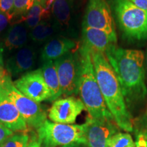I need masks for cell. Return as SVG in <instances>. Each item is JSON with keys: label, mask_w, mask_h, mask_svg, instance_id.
<instances>
[{"label": "cell", "mask_w": 147, "mask_h": 147, "mask_svg": "<svg viewBox=\"0 0 147 147\" xmlns=\"http://www.w3.org/2000/svg\"><path fill=\"white\" fill-rule=\"evenodd\" d=\"M59 80L62 95L65 97L78 94L81 62L78 51L67 53L54 61Z\"/></svg>", "instance_id": "52a82bcc"}, {"label": "cell", "mask_w": 147, "mask_h": 147, "mask_svg": "<svg viewBox=\"0 0 147 147\" xmlns=\"http://www.w3.org/2000/svg\"><path fill=\"white\" fill-rule=\"evenodd\" d=\"M29 29L25 24L16 23L7 29L2 42V50L13 51L26 46L29 38Z\"/></svg>", "instance_id": "2e32d148"}, {"label": "cell", "mask_w": 147, "mask_h": 147, "mask_svg": "<svg viewBox=\"0 0 147 147\" xmlns=\"http://www.w3.org/2000/svg\"><path fill=\"white\" fill-rule=\"evenodd\" d=\"M76 47V42L63 36H55L48 41L41 51L42 62L53 61L71 52Z\"/></svg>", "instance_id": "9a60e30c"}, {"label": "cell", "mask_w": 147, "mask_h": 147, "mask_svg": "<svg viewBox=\"0 0 147 147\" xmlns=\"http://www.w3.org/2000/svg\"><path fill=\"white\" fill-rule=\"evenodd\" d=\"M138 8L147 10V0H128Z\"/></svg>", "instance_id": "83f0119b"}, {"label": "cell", "mask_w": 147, "mask_h": 147, "mask_svg": "<svg viewBox=\"0 0 147 147\" xmlns=\"http://www.w3.org/2000/svg\"><path fill=\"white\" fill-rule=\"evenodd\" d=\"M82 27L100 29L117 39L113 12L106 0H89Z\"/></svg>", "instance_id": "ba28073f"}, {"label": "cell", "mask_w": 147, "mask_h": 147, "mask_svg": "<svg viewBox=\"0 0 147 147\" xmlns=\"http://www.w3.org/2000/svg\"><path fill=\"white\" fill-rule=\"evenodd\" d=\"M108 147H136V145L129 134L118 132L108 141Z\"/></svg>", "instance_id": "44dd1931"}, {"label": "cell", "mask_w": 147, "mask_h": 147, "mask_svg": "<svg viewBox=\"0 0 147 147\" xmlns=\"http://www.w3.org/2000/svg\"><path fill=\"white\" fill-rule=\"evenodd\" d=\"M115 120L97 119L89 117L84 123L87 147H108L110 139L118 133Z\"/></svg>", "instance_id": "9c48e42d"}, {"label": "cell", "mask_w": 147, "mask_h": 147, "mask_svg": "<svg viewBox=\"0 0 147 147\" xmlns=\"http://www.w3.org/2000/svg\"><path fill=\"white\" fill-rule=\"evenodd\" d=\"M74 0H55L51 14L53 20L60 31H65L71 26L74 14Z\"/></svg>", "instance_id": "e0dca14e"}, {"label": "cell", "mask_w": 147, "mask_h": 147, "mask_svg": "<svg viewBox=\"0 0 147 147\" xmlns=\"http://www.w3.org/2000/svg\"><path fill=\"white\" fill-rule=\"evenodd\" d=\"M42 142V140L39 138L34 140L33 141H31L27 145V147H41Z\"/></svg>", "instance_id": "f546056e"}, {"label": "cell", "mask_w": 147, "mask_h": 147, "mask_svg": "<svg viewBox=\"0 0 147 147\" xmlns=\"http://www.w3.org/2000/svg\"><path fill=\"white\" fill-rule=\"evenodd\" d=\"M21 20L25 21V25L30 29L36 27L43 20V9L38 0H35L32 8Z\"/></svg>", "instance_id": "ffe728a7"}, {"label": "cell", "mask_w": 147, "mask_h": 147, "mask_svg": "<svg viewBox=\"0 0 147 147\" xmlns=\"http://www.w3.org/2000/svg\"><path fill=\"white\" fill-rule=\"evenodd\" d=\"M0 83L9 98L16 106L27 126L38 129L47 120V113L41 105L18 91L7 71Z\"/></svg>", "instance_id": "8992f818"}, {"label": "cell", "mask_w": 147, "mask_h": 147, "mask_svg": "<svg viewBox=\"0 0 147 147\" xmlns=\"http://www.w3.org/2000/svg\"><path fill=\"white\" fill-rule=\"evenodd\" d=\"M0 123L12 131L27 130L28 126L0 83Z\"/></svg>", "instance_id": "7c38bea8"}, {"label": "cell", "mask_w": 147, "mask_h": 147, "mask_svg": "<svg viewBox=\"0 0 147 147\" xmlns=\"http://www.w3.org/2000/svg\"><path fill=\"white\" fill-rule=\"evenodd\" d=\"M35 0H14V16H21L23 18L31 10Z\"/></svg>", "instance_id": "603a6c76"}, {"label": "cell", "mask_w": 147, "mask_h": 147, "mask_svg": "<svg viewBox=\"0 0 147 147\" xmlns=\"http://www.w3.org/2000/svg\"><path fill=\"white\" fill-rule=\"evenodd\" d=\"M144 119H145V120L146 121V122H147V110H146V113H145V117H144Z\"/></svg>", "instance_id": "d6a6232c"}, {"label": "cell", "mask_w": 147, "mask_h": 147, "mask_svg": "<svg viewBox=\"0 0 147 147\" xmlns=\"http://www.w3.org/2000/svg\"><path fill=\"white\" fill-rule=\"evenodd\" d=\"M14 0H0V11L6 14L10 18L14 17Z\"/></svg>", "instance_id": "cb8c5ba5"}, {"label": "cell", "mask_w": 147, "mask_h": 147, "mask_svg": "<svg viewBox=\"0 0 147 147\" xmlns=\"http://www.w3.org/2000/svg\"><path fill=\"white\" fill-rule=\"evenodd\" d=\"M82 45L91 51L105 53L112 46L117 45V39L100 29L84 27L82 29Z\"/></svg>", "instance_id": "5bb4252c"}, {"label": "cell", "mask_w": 147, "mask_h": 147, "mask_svg": "<svg viewBox=\"0 0 147 147\" xmlns=\"http://www.w3.org/2000/svg\"><path fill=\"white\" fill-rule=\"evenodd\" d=\"M144 63H145V69L147 71V49L146 51V53L144 54Z\"/></svg>", "instance_id": "4dcf8cb0"}, {"label": "cell", "mask_w": 147, "mask_h": 147, "mask_svg": "<svg viewBox=\"0 0 147 147\" xmlns=\"http://www.w3.org/2000/svg\"><path fill=\"white\" fill-rule=\"evenodd\" d=\"M84 110L85 107L80 99L74 96L66 97L53 102L49 110L48 117L52 122L73 124Z\"/></svg>", "instance_id": "8fae6325"}, {"label": "cell", "mask_w": 147, "mask_h": 147, "mask_svg": "<svg viewBox=\"0 0 147 147\" xmlns=\"http://www.w3.org/2000/svg\"><path fill=\"white\" fill-rule=\"evenodd\" d=\"M13 82L18 91L34 102L40 104L50 99V91L45 82L41 68L25 73Z\"/></svg>", "instance_id": "30bf717a"}, {"label": "cell", "mask_w": 147, "mask_h": 147, "mask_svg": "<svg viewBox=\"0 0 147 147\" xmlns=\"http://www.w3.org/2000/svg\"><path fill=\"white\" fill-rule=\"evenodd\" d=\"M60 29L53 19L43 20L34 28L30 29L29 39L35 43L42 44L48 42L55 36L57 33H60Z\"/></svg>", "instance_id": "d6986e66"}, {"label": "cell", "mask_w": 147, "mask_h": 147, "mask_svg": "<svg viewBox=\"0 0 147 147\" xmlns=\"http://www.w3.org/2000/svg\"><path fill=\"white\" fill-rule=\"evenodd\" d=\"M14 134V132L9 129L2 123H0V146L8 138Z\"/></svg>", "instance_id": "d4e9b609"}, {"label": "cell", "mask_w": 147, "mask_h": 147, "mask_svg": "<svg viewBox=\"0 0 147 147\" xmlns=\"http://www.w3.org/2000/svg\"><path fill=\"white\" fill-rule=\"evenodd\" d=\"M3 52V51L2 50V49H1V52H0V81H1L3 76L5 75V74L6 73V71H5L4 67H3V59H2L3 58V56H2Z\"/></svg>", "instance_id": "f1b7e54d"}, {"label": "cell", "mask_w": 147, "mask_h": 147, "mask_svg": "<svg viewBox=\"0 0 147 147\" xmlns=\"http://www.w3.org/2000/svg\"><path fill=\"white\" fill-rule=\"evenodd\" d=\"M36 59V51L32 46L18 49L5 61V71L10 76H16L32 69Z\"/></svg>", "instance_id": "4fadbf2b"}, {"label": "cell", "mask_w": 147, "mask_h": 147, "mask_svg": "<svg viewBox=\"0 0 147 147\" xmlns=\"http://www.w3.org/2000/svg\"><path fill=\"white\" fill-rule=\"evenodd\" d=\"M95 76L106 105L119 128L133 131L131 116L127 110L117 75L104 53L91 51Z\"/></svg>", "instance_id": "7a4b0ae2"}, {"label": "cell", "mask_w": 147, "mask_h": 147, "mask_svg": "<svg viewBox=\"0 0 147 147\" xmlns=\"http://www.w3.org/2000/svg\"><path fill=\"white\" fill-rule=\"evenodd\" d=\"M29 136L25 131L17 132L8 138L0 147H27Z\"/></svg>", "instance_id": "7402d4cb"}, {"label": "cell", "mask_w": 147, "mask_h": 147, "mask_svg": "<svg viewBox=\"0 0 147 147\" xmlns=\"http://www.w3.org/2000/svg\"><path fill=\"white\" fill-rule=\"evenodd\" d=\"M78 51L81 62L78 94L89 113V117L97 119L114 120L97 83L91 51L82 45Z\"/></svg>", "instance_id": "3957f363"}, {"label": "cell", "mask_w": 147, "mask_h": 147, "mask_svg": "<svg viewBox=\"0 0 147 147\" xmlns=\"http://www.w3.org/2000/svg\"><path fill=\"white\" fill-rule=\"evenodd\" d=\"M110 9L125 38L136 41L147 39V10L128 0H110Z\"/></svg>", "instance_id": "277c9868"}, {"label": "cell", "mask_w": 147, "mask_h": 147, "mask_svg": "<svg viewBox=\"0 0 147 147\" xmlns=\"http://www.w3.org/2000/svg\"><path fill=\"white\" fill-rule=\"evenodd\" d=\"M1 48H0V52H1Z\"/></svg>", "instance_id": "d590c367"}, {"label": "cell", "mask_w": 147, "mask_h": 147, "mask_svg": "<svg viewBox=\"0 0 147 147\" xmlns=\"http://www.w3.org/2000/svg\"><path fill=\"white\" fill-rule=\"evenodd\" d=\"M41 69L45 82L51 93L49 102H54L62 95L59 80L56 67L53 61L44 62Z\"/></svg>", "instance_id": "ac0fdd59"}, {"label": "cell", "mask_w": 147, "mask_h": 147, "mask_svg": "<svg viewBox=\"0 0 147 147\" xmlns=\"http://www.w3.org/2000/svg\"><path fill=\"white\" fill-rule=\"evenodd\" d=\"M71 147H87V146L85 144H78V145H76V146H71Z\"/></svg>", "instance_id": "1f68e13d"}, {"label": "cell", "mask_w": 147, "mask_h": 147, "mask_svg": "<svg viewBox=\"0 0 147 147\" xmlns=\"http://www.w3.org/2000/svg\"><path fill=\"white\" fill-rule=\"evenodd\" d=\"M10 22V18L6 14L0 11V34L2 33L8 26Z\"/></svg>", "instance_id": "484cf974"}, {"label": "cell", "mask_w": 147, "mask_h": 147, "mask_svg": "<svg viewBox=\"0 0 147 147\" xmlns=\"http://www.w3.org/2000/svg\"><path fill=\"white\" fill-rule=\"evenodd\" d=\"M135 145L136 147H147V137L144 132H140L137 136Z\"/></svg>", "instance_id": "4316f807"}, {"label": "cell", "mask_w": 147, "mask_h": 147, "mask_svg": "<svg viewBox=\"0 0 147 147\" xmlns=\"http://www.w3.org/2000/svg\"><path fill=\"white\" fill-rule=\"evenodd\" d=\"M45 147H51V146H45Z\"/></svg>", "instance_id": "e575fe53"}, {"label": "cell", "mask_w": 147, "mask_h": 147, "mask_svg": "<svg viewBox=\"0 0 147 147\" xmlns=\"http://www.w3.org/2000/svg\"><path fill=\"white\" fill-rule=\"evenodd\" d=\"M144 134H145V136H146L147 137V131H145V132H144Z\"/></svg>", "instance_id": "836d02e7"}, {"label": "cell", "mask_w": 147, "mask_h": 147, "mask_svg": "<svg viewBox=\"0 0 147 147\" xmlns=\"http://www.w3.org/2000/svg\"><path fill=\"white\" fill-rule=\"evenodd\" d=\"M37 130L38 138L45 146L71 147L86 145L84 124H62L46 120Z\"/></svg>", "instance_id": "5b68a950"}, {"label": "cell", "mask_w": 147, "mask_h": 147, "mask_svg": "<svg viewBox=\"0 0 147 147\" xmlns=\"http://www.w3.org/2000/svg\"><path fill=\"white\" fill-rule=\"evenodd\" d=\"M104 55L117 75L126 103L130 105L144 100L147 95L144 53L115 45Z\"/></svg>", "instance_id": "6da1fadb"}]
</instances>
